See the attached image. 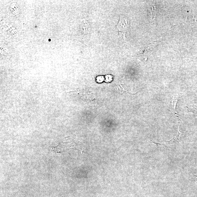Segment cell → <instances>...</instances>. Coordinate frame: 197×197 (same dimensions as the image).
Listing matches in <instances>:
<instances>
[{
	"mask_svg": "<svg viewBox=\"0 0 197 197\" xmlns=\"http://www.w3.org/2000/svg\"><path fill=\"white\" fill-rule=\"evenodd\" d=\"M127 20L123 18H120V21L118 23L117 27L119 31H124L126 29V27H128V23Z\"/></svg>",
	"mask_w": 197,
	"mask_h": 197,
	"instance_id": "6da1fadb",
	"label": "cell"
},
{
	"mask_svg": "<svg viewBox=\"0 0 197 197\" xmlns=\"http://www.w3.org/2000/svg\"><path fill=\"white\" fill-rule=\"evenodd\" d=\"M188 110L190 112L197 114V97L196 96L193 99L190 105L188 107Z\"/></svg>",
	"mask_w": 197,
	"mask_h": 197,
	"instance_id": "7a4b0ae2",
	"label": "cell"
},
{
	"mask_svg": "<svg viewBox=\"0 0 197 197\" xmlns=\"http://www.w3.org/2000/svg\"><path fill=\"white\" fill-rule=\"evenodd\" d=\"M10 9L12 13L15 16L19 15V8L17 4L13 3L11 4Z\"/></svg>",
	"mask_w": 197,
	"mask_h": 197,
	"instance_id": "3957f363",
	"label": "cell"
},
{
	"mask_svg": "<svg viewBox=\"0 0 197 197\" xmlns=\"http://www.w3.org/2000/svg\"><path fill=\"white\" fill-rule=\"evenodd\" d=\"M178 94H175L173 96V99L172 105L173 106L175 112L176 114H177L176 110V105L178 102Z\"/></svg>",
	"mask_w": 197,
	"mask_h": 197,
	"instance_id": "277c9868",
	"label": "cell"
},
{
	"mask_svg": "<svg viewBox=\"0 0 197 197\" xmlns=\"http://www.w3.org/2000/svg\"><path fill=\"white\" fill-rule=\"evenodd\" d=\"M112 80V76L110 75H107L105 76V80L106 82H110Z\"/></svg>",
	"mask_w": 197,
	"mask_h": 197,
	"instance_id": "5b68a950",
	"label": "cell"
},
{
	"mask_svg": "<svg viewBox=\"0 0 197 197\" xmlns=\"http://www.w3.org/2000/svg\"><path fill=\"white\" fill-rule=\"evenodd\" d=\"M97 80V82H98V83H102V82L104 81V77L102 76H98V77L97 78V80Z\"/></svg>",
	"mask_w": 197,
	"mask_h": 197,
	"instance_id": "8992f818",
	"label": "cell"
},
{
	"mask_svg": "<svg viewBox=\"0 0 197 197\" xmlns=\"http://www.w3.org/2000/svg\"><path fill=\"white\" fill-rule=\"evenodd\" d=\"M195 177H197V176L195 175Z\"/></svg>",
	"mask_w": 197,
	"mask_h": 197,
	"instance_id": "52a82bcc",
	"label": "cell"
}]
</instances>
